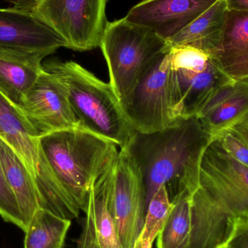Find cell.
I'll return each instance as SVG.
<instances>
[{"label":"cell","mask_w":248,"mask_h":248,"mask_svg":"<svg viewBox=\"0 0 248 248\" xmlns=\"http://www.w3.org/2000/svg\"><path fill=\"white\" fill-rule=\"evenodd\" d=\"M169 46L153 31L131 23L125 17L108 22L100 47L108 68L109 84L122 107L140 80Z\"/></svg>","instance_id":"obj_5"},{"label":"cell","mask_w":248,"mask_h":248,"mask_svg":"<svg viewBox=\"0 0 248 248\" xmlns=\"http://www.w3.org/2000/svg\"><path fill=\"white\" fill-rule=\"evenodd\" d=\"M0 217L26 232V227L19 209L18 204L3 173L0 163Z\"/></svg>","instance_id":"obj_24"},{"label":"cell","mask_w":248,"mask_h":248,"mask_svg":"<svg viewBox=\"0 0 248 248\" xmlns=\"http://www.w3.org/2000/svg\"><path fill=\"white\" fill-rule=\"evenodd\" d=\"M153 243L148 240H141L138 239L134 248H153Z\"/></svg>","instance_id":"obj_31"},{"label":"cell","mask_w":248,"mask_h":248,"mask_svg":"<svg viewBox=\"0 0 248 248\" xmlns=\"http://www.w3.org/2000/svg\"><path fill=\"white\" fill-rule=\"evenodd\" d=\"M216 140L233 158L248 167V144L235 131L230 128Z\"/></svg>","instance_id":"obj_25"},{"label":"cell","mask_w":248,"mask_h":248,"mask_svg":"<svg viewBox=\"0 0 248 248\" xmlns=\"http://www.w3.org/2000/svg\"><path fill=\"white\" fill-rule=\"evenodd\" d=\"M97 183L103 191L122 246L134 248L144 225L147 203L142 178L125 149H120L114 164Z\"/></svg>","instance_id":"obj_7"},{"label":"cell","mask_w":248,"mask_h":248,"mask_svg":"<svg viewBox=\"0 0 248 248\" xmlns=\"http://www.w3.org/2000/svg\"><path fill=\"white\" fill-rule=\"evenodd\" d=\"M226 248H248V219L237 224Z\"/></svg>","instance_id":"obj_26"},{"label":"cell","mask_w":248,"mask_h":248,"mask_svg":"<svg viewBox=\"0 0 248 248\" xmlns=\"http://www.w3.org/2000/svg\"><path fill=\"white\" fill-rule=\"evenodd\" d=\"M77 248H100L94 239L91 224L87 218H85L82 231L77 242Z\"/></svg>","instance_id":"obj_27"},{"label":"cell","mask_w":248,"mask_h":248,"mask_svg":"<svg viewBox=\"0 0 248 248\" xmlns=\"http://www.w3.org/2000/svg\"><path fill=\"white\" fill-rule=\"evenodd\" d=\"M39 146L62 189L85 212L93 185L117 159L118 146L81 127L42 136Z\"/></svg>","instance_id":"obj_3"},{"label":"cell","mask_w":248,"mask_h":248,"mask_svg":"<svg viewBox=\"0 0 248 248\" xmlns=\"http://www.w3.org/2000/svg\"><path fill=\"white\" fill-rule=\"evenodd\" d=\"M191 210L189 248H225L237 224L248 219V167L230 155L218 140L204 152Z\"/></svg>","instance_id":"obj_1"},{"label":"cell","mask_w":248,"mask_h":248,"mask_svg":"<svg viewBox=\"0 0 248 248\" xmlns=\"http://www.w3.org/2000/svg\"><path fill=\"white\" fill-rule=\"evenodd\" d=\"M208 54L187 46H170V65L175 71H196L204 69L209 63Z\"/></svg>","instance_id":"obj_23"},{"label":"cell","mask_w":248,"mask_h":248,"mask_svg":"<svg viewBox=\"0 0 248 248\" xmlns=\"http://www.w3.org/2000/svg\"><path fill=\"white\" fill-rule=\"evenodd\" d=\"M44 57L0 51V93L20 107L43 71Z\"/></svg>","instance_id":"obj_15"},{"label":"cell","mask_w":248,"mask_h":248,"mask_svg":"<svg viewBox=\"0 0 248 248\" xmlns=\"http://www.w3.org/2000/svg\"><path fill=\"white\" fill-rule=\"evenodd\" d=\"M71 220L40 208L28 224L24 248H63Z\"/></svg>","instance_id":"obj_20"},{"label":"cell","mask_w":248,"mask_h":248,"mask_svg":"<svg viewBox=\"0 0 248 248\" xmlns=\"http://www.w3.org/2000/svg\"><path fill=\"white\" fill-rule=\"evenodd\" d=\"M227 10L224 0H218L167 43L190 46L209 55L218 45Z\"/></svg>","instance_id":"obj_17"},{"label":"cell","mask_w":248,"mask_h":248,"mask_svg":"<svg viewBox=\"0 0 248 248\" xmlns=\"http://www.w3.org/2000/svg\"><path fill=\"white\" fill-rule=\"evenodd\" d=\"M248 113V79L237 81L235 90L222 103L199 118L212 140L232 128Z\"/></svg>","instance_id":"obj_18"},{"label":"cell","mask_w":248,"mask_h":248,"mask_svg":"<svg viewBox=\"0 0 248 248\" xmlns=\"http://www.w3.org/2000/svg\"><path fill=\"white\" fill-rule=\"evenodd\" d=\"M248 144V113L232 128Z\"/></svg>","instance_id":"obj_29"},{"label":"cell","mask_w":248,"mask_h":248,"mask_svg":"<svg viewBox=\"0 0 248 248\" xmlns=\"http://www.w3.org/2000/svg\"><path fill=\"white\" fill-rule=\"evenodd\" d=\"M123 109L134 131L141 133L161 131L182 119L170 45L140 80Z\"/></svg>","instance_id":"obj_6"},{"label":"cell","mask_w":248,"mask_h":248,"mask_svg":"<svg viewBox=\"0 0 248 248\" xmlns=\"http://www.w3.org/2000/svg\"></svg>","instance_id":"obj_32"},{"label":"cell","mask_w":248,"mask_h":248,"mask_svg":"<svg viewBox=\"0 0 248 248\" xmlns=\"http://www.w3.org/2000/svg\"><path fill=\"white\" fill-rule=\"evenodd\" d=\"M211 62L233 81L248 79V11L227 10Z\"/></svg>","instance_id":"obj_12"},{"label":"cell","mask_w":248,"mask_h":248,"mask_svg":"<svg viewBox=\"0 0 248 248\" xmlns=\"http://www.w3.org/2000/svg\"><path fill=\"white\" fill-rule=\"evenodd\" d=\"M211 141L196 116L155 132L134 131L124 148L140 170L147 205L161 185L170 201L186 191L192 194L199 185L201 160Z\"/></svg>","instance_id":"obj_2"},{"label":"cell","mask_w":248,"mask_h":248,"mask_svg":"<svg viewBox=\"0 0 248 248\" xmlns=\"http://www.w3.org/2000/svg\"><path fill=\"white\" fill-rule=\"evenodd\" d=\"M227 10L248 11V0H224Z\"/></svg>","instance_id":"obj_30"},{"label":"cell","mask_w":248,"mask_h":248,"mask_svg":"<svg viewBox=\"0 0 248 248\" xmlns=\"http://www.w3.org/2000/svg\"><path fill=\"white\" fill-rule=\"evenodd\" d=\"M218 0H143L125 18L170 42Z\"/></svg>","instance_id":"obj_11"},{"label":"cell","mask_w":248,"mask_h":248,"mask_svg":"<svg viewBox=\"0 0 248 248\" xmlns=\"http://www.w3.org/2000/svg\"><path fill=\"white\" fill-rule=\"evenodd\" d=\"M61 47L65 39L35 12L0 8V51L46 58Z\"/></svg>","instance_id":"obj_10"},{"label":"cell","mask_w":248,"mask_h":248,"mask_svg":"<svg viewBox=\"0 0 248 248\" xmlns=\"http://www.w3.org/2000/svg\"><path fill=\"white\" fill-rule=\"evenodd\" d=\"M100 248H124L114 221L108 209L103 191L97 182L92 188L85 212Z\"/></svg>","instance_id":"obj_21"},{"label":"cell","mask_w":248,"mask_h":248,"mask_svg":"<svg viewBox=\"0 0 248 248\" xmlns=\"http://www.w3.org/2000/svg\"><path fill=\"white\" fill-rule=\"evenodd\" d=\"M174 72L179 114L182 118L196 116L216 90L233 81L224 75L211 61L201 71Z\"/></svg>","instance_id":"obj_14"},{"label":"cell","mask_w":248,"mask_h":248,"mask_svg":"<svg viewBox=\"0 0 248 248\" xmlns=\"http://www.w3.org/2000/svg\"><path fill=\"white\" fill-rule=\"evenodd\" d=\"M189 192L171 201L167 221L156 238V248H189L192 234V210Z\"/></svg>","instance_id":"obj_19"},{"label":"cell","mask_w":248,"mask_h":248,"mask_svg":"<svg viewBox=\"0 0 248 248\" xmlns=\"http://www.w3.org/2000/svg\"><path fill=\"white\" fill-rule=\"evenodd\" d=\"M108 0H41L35 13L73 50L100 47L107 24Z\"/></svg>","instance_id":"obj_8"},{"label":"cell","mask_w":248,"mask_h":248,"mask_svg":"<svg viewBox=\"0 0 248 248\" xmlns=\"http://www.w3.org/2000/svg\"><path fill=\"white\" fill-rule=\"evenodd\" d=\"M0 138L20 157L33 179L39 172V137L19 108L0 93Z\"/></svg>","instance_id":"obj_13"},{"label":"cell","mask_w":248,"mask_h":248,"mask_svg":"<svg viewBox=\"0 0 248 248\" xmlns=\"http://www.w3.org/2000/svg\"><path fill=\"white\" fill-rule=\"evenodd\" d=\"M13 4V7L18 10L35 12L41 0H4Z\"/></svg>","instance_id":"obj_28"},{"label":"cell","mask_w":248,"mask_h":248,"mask_svg":"<svg viewBox=\"0 0 248 248\" xmlns=\"http://www.w3.org/2000/svg\"><path fill=\"white\" fill-rule=\"evenodd\" d=\"M62 86L81 128L115 143L120 149L134 133L109 83L74 61H52L43 65Z\"/></svg>","instance_id":"obj_4"},{"label":"cell","mask_w":248,"mask_h":248,"mask_svg":"<svg viewBox=\"0 0 248 248\" xmlns=\"http://www.w3.org/2000/svg\"><path fill=\"white\" fill-rule=\"evenodd\" d=\"M172 203L166 186L161 185L149 201L144 225L139 239L154 243L171 211Z\"/></svg>","instance_id":"obj_22"},{"label":"cell","mask_w":248,"mask_h":248,"mask_svg":"<svg viewBox=\"0 0 248 248\" xmlns=\"http://www.w3.org/2000/svg\"><path fill=\"white\" fill-rule=\"evenodd\" d=\"M19 108L39 137L81 127L63 87L45 69L25 96Z\"/></svg>","instance_id":"obj_9"},{"label":"cell","mask_w":248,"mask_h":248,"mask_svg":"<svg viewBox=\"0 0 248 248\" xmlns=\"http://www.w3.org/2000/svg\"><path fill=\"white\" fill-rule=\"evenodd\" d=\"M0 163L27 229L35 213L42 208L34 179L16 151L1 138Z\"/></svg>","instance_id":"obj_16"}]
</instances>
